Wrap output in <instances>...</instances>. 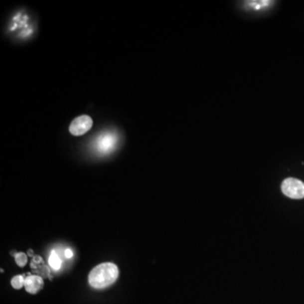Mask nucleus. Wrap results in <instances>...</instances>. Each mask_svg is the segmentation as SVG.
I'll list each match as a JSON object with an SVG mask.
<instances>
[{
	"instance_id": "obj_1",
	"label": "nucleus",
	"mask_w": 304,
	"mask_h": 304,
	"mask_svg": "<svg viewBox=\"0 0 304 304\" xmlns=\"http://www.w3.org/2000/svg\"><path fill=\"white\" fill-rule=\"evenodd\" d=\"M119 276V270L115 264L103 263L89 274V284L94 289H104L114 284Z\"/></svg>"
},
{
	"instance_id": "obj_2",
	"label": "nucleus",
	"mask_w": 304,
	"mask_h": 304,
	"mask_svg": "<svg viewBox=\"0 0 304 304\" xmlns=\"http://www.w3.org/2000/svg\"><path fill=\"white\" fill-rule=\"evenodd\" d=\"M282 190L286 196L291 199H303L304 198V182L293 177L287 178L282 182Z\"/></svg>"
},
{
	"instance_id": "obj_3",
	"label": "nucleus",
	"mask_w": 304,
	"mask_h": 304,
	"mask_svg": "<svg viewBox=\"0 0 304 304\" xmlns=\"http://www.w3.org/2000/svg\"><path fill=\"white\" fill-rule=\"evenodd\" d=\"M93 121L88 115H82L73 120L69 126V132L73 136H80L87 133L91 130Z\"/></svg>"
},
{
	"instance_id": "obj_4",
	"label": "nucleus",
	"mask_w": 304,
	"mask_h": 304,
	"mask_svg": "<svg viewBox=\"0 0 304 304\" xmlns=\"http://www.w3.org/2000/svg\"><path fill=\"white\" fill-rule=\"evenodd\" d=\"M116 137L111 135V134H106V135H103L102 136H100L98 140L97 141V151L100 153H109L112 152L114 147L116 145Z\"/></svg>"
},
{
	"instance_id": "obj_5",
	"label": "nucleus",
	"mask_w": 304,
	"mask_h": 304,
	"mask_svg": "<svg viewBox=\"0 0 304 304\" xmlns=\"http://www.w3.org/2000/svg\"><path fill=\"white\" fill-rule=\"evenodd\" d=\"M44 287V282L39 276H29L25 277V291L30 294H36Z\"/></svg>"
},
{
	"instance_id": "obj_6",
	"label": "nucleus",
	"mask_w": 304,
	"mask_h": 304,
	"mask_svg": "<svg viewBox=\"0 0 304 304\" xmlns=\"http://www.w3.org/2000/svg\"><path fill=\"white\" fill-rule=\"evenodd\" d=\"M48 263H49L50 266H51L54 271L60 270L61 266H62V260H61L60 258L57 255V253H56L54 250L51 252V254H50Z\"/></svg>"
},
{
	"instance_id": "obj_7",
	"label": "nucleus",
	"mask_w": 304,
	"mask_h": 304,
	"mask_svg": "<svg viewBox=\"0 0 304 304\" xmlns=\"http://www.w3.org/2000/svg\"><path fill=\"white\" fill-rule=\"evenodd\" d=\"M25 277L22 275L15 276L11 280V286L14 289H21L23 287H25Z\"/></svg>"
},
{
	"instance_id": "obj_8",
	"label": "nucleus",
	"mask_w": 304,
	"mask_h": 304,
	"mask_svg": "<svg viewBox=\"0 0 304 304\" xmlns=\"http://www.w3.org/2000/svg\"><path fill=\"white\" fill-rule=\"evenodd\" d=\"M270 3V1H249L247 4L255 10H260L261 8L266 7Z\"/></svg>"
},
{
	"instance_id": "obj_9",
	"label": "nucleus",
	"mask_w": 304,
	"mask_h": 304,
	"mask_svg": "<svg viewBox=\"0 0 304 304\" xmlns=\"http://www.w3.org/2000/svg\"><path fill=\"white\" fill-rule=\"evenodd\" d=\"M14 258H15V263H16L17 266L19 267H24L27 263V256L24 253H18L15 255Z\"/></svg>"
},
{
	"instance_id": "obj_10",
	"label": "nucleus",
	"mask_w": 304,
	"mask_h": 304,
	"mask_svg": "<svg viewBox=\"0 0 304 304\" xmlns=\"http://www.w3.org/2000/svg\"><path fill=\"white\" fill-rule=\"evenodd\" d=\"M42 263H43V260H42V258L40 257V256H35L33 258V260H32V263H31V267L32 268H36L38 264H42Z\"/></svg>"
},
{
	"instance_id": "obj_11",
	"label": "nucleus",
	"mask_w": 304,
	"mask_h": 304,
	"mask_svg": "<svg viewBox=\"0 0 304 304\" xmlns=\"http://www.w3.org/2000/svg\"><path fill=\"white\" fill-rule=\"evenodd\" d=\"M64 255L67 259H71L73 257V251L70 249H67L64 252Z\"/></svg>"
},
{
	"instance_id": "obj_12",
	"label": "nucleus",
	"mask_w": 304,
	"mask_h": 304,
	"mask_svg": "<svg viewBox=\"0 0 304 304\" xmlns=\"http://www.w3.org/2000/svg\"><path fill=\"white\" fill-rule=\"evenodd\" d=\"M28 254H29V256H32L33 255V251L32 250H29Z\"/></svg>"
}]
</instances>
